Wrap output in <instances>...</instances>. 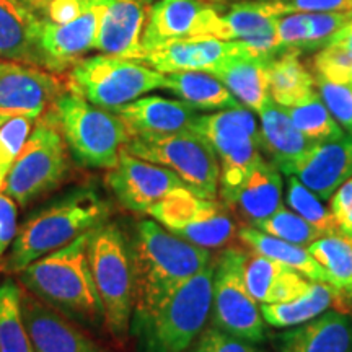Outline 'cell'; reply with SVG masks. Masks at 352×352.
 <instances>
[{
	"label": "cell",
	"mask_w": 352,
	"mask_h": 352,
	"mask_svg": "<svg viewBox=\"0 0 352 352\" xmlns=\"http://www.w3.org/2000/svg\"><path fill=\"white\" fill-rule=\"evenodd\" d=\"M131 256L134 270L132 320L160 307L176 289L210 263L209 250L179 239L157 220L138 223Z\"/></svg>",
	"instance_id": "cell-1"
},
{
	"label": "cell",
	"mask_w": 352,
	"mask_h": 352,
	"mask_svg": "<svg viewBox=\"0 0 352 352\" xmlns=\"http://www.w3.org/2000/svg\"><path fill=\"white\" fill-rule=\"evenodd\" d=\"M108 215L109 204L95 188L70 189L26 217L12 243L6 270L23 271L28 264L103 223Z\"/></svg>",
	"instance_id": "cell-2"
},
{
	"label": "cell",
	"mask_w": 352,
	"mask_h": 352,
	"mask_svg": "<svg viewBox=\"0 0 352 352\" xmlns=\"http://www.w3.org/2000/svg\"><path fill=\"white\" fill-rule=\"evenodd\" d=\"M88 236L90 230L28 264L19 274L21 284L39 300L70 320L98 327L104 323V314L88 259Z\"/></svg>",
	"instance_id": "cell-3"
},
{
	"label": "cell",
	"mask_w": 352,
	"mask_h": 352,
	"mask_svg": "<svg viewBox=\"0 0 352 352\" xmlns=\"http://www.w3.org/2000/svg\"><path fill=\"white\" fill-rule=\"evenodd\" d=\"M214 263L197 271L148 315L131 321L138 352H186L212 310Z\"/></svg>",
	"instance_id": "cell-4"
},
{
	"label": "cell",
	"mask_w": 352,
	"mask_h": 352,
	"mask_svg": "<svg viewBox=\"0 0 352 352\" xmlns=\"http://www.w3.org/2000/svg\"><path fill=\"white\" fill-rule=\"evenodd\" d=\"M47 118L63 134L74 160L87 168H114L131 138L116 113L91 104L72 91L57 96Z\"/></svg>",
	"instance_id": "cell-5"
},
{
	"label": "cell",
	"mask_w": 352,
	"mask_h": 352,
	"mask_svg": "<svg viewBox=\"0 0 352 352\" xmlns=\"http://www.w3.org/2000/svg\"><path fill=\"white\" fill-rule=\"evenodd\" d=\"M88 259L104 314V324L116 340L131 331L134 314V270L131 245L116 223H100L88 236Z\"/></svg>",
	"instance_id": "cell-6"
},
{
	"label": "cell",
	"mask_w": 352,
	"mask_h": 352,
	"mask_svg": "<svg viewBox=\"0 0 352 352\" xmlns=\"http://www.w3.org/2000/svg\"><path fill=\"white\" fill-rule=\"evenodd\" d=\"M165 74L140 60L116 56L83 57L70 67L67 88L91 104L116 111L148 91L164 88Z\"/></svg>",
	"instance_id": "cell-7"
},
{
	"label": "cell",
	"mask_w": 352,
	"mask_h": 352,
	"mask_svg": "<svg viewBox=\"0 0 352 352\" xmlns=\"http://www.w3.org/2000/svg\"><path fill=\"white\" fill-rule=\"evenodd\" d=\"M124 148L132 155L173 171L189 191L215 199L220 165L210 144L195 131L131 135Z\"/></svg>",
	"instance_id": "cell-8"
},
{
	"label": "cell",
	"mask_w": 352,
	"mask_h": 352,
	"mask_svg": "<svg viewBox=\"0 0 352 352\" xmlns=\"http://www.w3.org/2000/svg\"><path fill=\"white\" fill-rule=\"evenodd\" d=\"M67 170L63 134L54 122L46 118L30 132L3 188L16 204L25 208L59 186Z\"/></svg>",
	"instance_id": "cell-9"
},
{
	"label": "cell",
	"mask_w": 352,
	"mask_h": 352,
	"mask_svg": "<svg viewBox=\"0 0 352 352\" xmlns=\"http://www.w3.org/2000/svg\"><path fill=\"white\" fill-rule=\"evenodd\" d=\"M246 253L227 248L214 263L212 327L253 344L266 338L261 308L246 287Z\"/></svg>",
	"instance_id": "cell-10"
},
{
	"label": "cell",
	"mask_w": 352,
	"mask_h": 352,
	"mask_svg": "<svg viewBox=\"0 0 352 352\" xmlns=\"http://www.w3.org/2000/svg\"><path fill=\"white\" fill-rule=\"evenodd\" d=\"M166 230L206 250L222 248L235 235V222L215 199L195 195L188 188L157 202L148 212Z\"/></svg>",
	"instance_id": "cell-11"
},
{
	"label": "cell",
	"mask_w": 352,
	"mask_h": 352,
	"mask_svg": "<svg viewBox=\"0 0 352 352\" xmlns=\"http://www.w3.org/2000/svg\"><path fill=\"white\" fill-rule=\"evenodd\" d=\"M222 39V6L214 0H157L148 10L142 51L188 39ZM142 54V56H144Z\"/></svg>",
	"instance_id": "cell-12"
},
{
	"label": "cell",
	"mask_w": 352,
	"mask_h": 352,
	"mask_svg": "<svg viewBox=\"0 0 352 352\" xmlns=\"http://www.w3.org/2000/svg\"><path fill=\"white\" fill-rule=\"evenodd\" d=\"M107 182L118 202L132 212H148L157 202L186 188L171 170L132 155L124 147Z\"/></svg>",
	"instance_id": "cell-13"
},
{
	"label": "cell",
	"mask_w": 352,
	"mask_h": 352,
	"mask_svg": "<svg viewBox=\"0 0 352 352\" xmlns=\"http://www.w3.org/2000/svg\"><path fill=\"white\" fill-rule=\"evenodd\" d=\"M63 85L47 70L34 65L0 63V126L15 120H38L63 94Z\"/></svg>",
	"instance_id": "cell-14"
},
{
	"label": "cell",
	"mask_w": 352,
	"mask_h": 352,
	"mask_svg": "<svg viewBox=\"0 0 352 352\" xmlns=\"http://www.w3.org/2000/svg\"><path fill=\"white\" fill-rule=\"evenodd\" d=\"M279 171L285 176H296L327 202L341 184L352 178V135L346 134L341 139L315 144Z\"/></svg>",
	"instance_id": "cell-15"
},
{
	"label": "cell",
	"mask_w": 352,
	"mask_h": 352,
	"mask_svg": "<svg viewBox=\"0 0 352 352\" xmlns=\"http://www.w3.org/2000/svg\"><path fill=\"white\" fill-rule=\"evenodd\" d=\"M152 3L153 0H100L95 50L140 60L144 26Z\"/></svg>",
	"instance_id": "cell-16"
},
{
	"label": "cell",
	"mask_w": 352,
	"mask_h": 352,
	"mask_svg": "<svg viewBox=\"0 0 352 352\" xmlns=\"http://www.w3.org/2000/svg\"><path fill=\"white\" fill-rule=\"evenodd\" d=\"M21 315L36 352H108L82 331L76 321L28 290L21 292Z\"/></svg>",
	"instance_id": "cell-17"
},
{
	"label": "cell",
	"mask_w": 352,
	"mask_h": 352,
	"mask_svg": "<svg viewBox=\"0 0 352 352\" xmlns=\"http://www.w3.org/2000/svg\"><path fill=\"white\" fill-rule=\"evenodd\" d=\"M100 0L80 13L77 19L56 23L41 16V50L46 56L47 70L64 72L83 59L90 50H95L96 30H98Z\"/></svg>",
	"instance_id": "cell-18"
},
{
	"label": "cell",
	"mask_w": 352,
	"mask_h": 352,
	"mask_svg": "<svg viewBox=\"0 0 352 352\" xmlns=\"http://www.w3.org/2000/svg\"><path fill=\"white\" fill-rule=\"evenodd\" d=\"M41 16L19 0H0V59L47 70L41 50Z\"/></svg>",
	"instance_id": "cell-19"
},
{
	"label": "cell",
	"mask_w": 352,
	"mask_h": 352,
	"mask_svg": "<svg viewBox=\"0 0 352 352\" xmlns=\"http://www.w3.org/2000/svg\"><path fill=\"white\" fill-rule=\"evenodd\" d=\"M243 51V41H223L217 38L188 39L145 52L140 57V63L162 74L189 72V70L210 72L223 59Z\"/></svg>",
	"instance_id": "cell-20"
},
{
	"label": "cell",
	"mask_w": 352,
	"mask_h": 352,
	"mask_svg": "<svg viewBox=\"0 0 352 352\" xmlns=\"http://www.w3.org/2000/svg\"><path fill=\"white\" fill-rule=\"evenodd\" d=\"M124 121L131 135L173 134L189 131L199 114L182 100L140 96L114 111Z\"/></svg>",
	"instance_id": "cell-21"
},
{
	"label": "cell",
	"mask_w": 352,
	"mask_h": 352,
	"mask_svg": "<svg viewBox=\"0 0 352 352\" xmlns=\"http://www.w3.org/2000/svg\"><path fill=\"white\" fill-rule=\"evenodd\" d=\"M280 352H352V316L328 310L279 336Z\"/></svg>",
	"instance_id": "cell-22"
},
{
	"label": "cell",
	"mask_w": 352,
	"mask_h": 352,
	"mask_svg": "<svg viewBox=\"0 0 352 352\" xmlns=\"http://www.w3.org/2000/svg\"><path fill=\"white\" fill-rule=\"evenodd\" d=\"M271 60L248 54V50L240 54L230 56L210 70L226 85L232 95L253 113H261L272 101L270 94V69Z\"/></svg>",
	"instance_id": "cell-23"
},
{
	"label": "cell",
	"mask_w": 352,
	"mask_h": 352,
	"mask_svg": "<svg viewBox=\"0 0 352 352\" xmlns=\"http://www.w3.org/2000/svg\"><path fill=\"white\" fill-rule=\"evenodd\" d=\"M245 280L252 297L261 305L294 300L314 284L292 267L256 253L246 258Z\"/></svg>",
	"instance_id": "cell-24"
},
{
	"label": "cell",
	"mask_w": 352,
	"mask_h": 352,
	"mask_svg": "<svg viewBox=\"0 0 352 352\" xmlns=\"http://www.w3.org/2000/svg\"><path fill=\"white\" fill-rule=\"evenodd\" d=\"M283 173L272 162L263 160L236 189L228 208L236 209L250 226L270 217L283 206Z\"/></svg>",
	"instance_id": "cell-25"
},
{
	"label": "cell",
	"mask_w": 352,
	"mask_h": 352,
	"mask_svg": "<svg viewBox=\"0 0 352 352\" xmlns=\"http://www.w3.org/2000/svg\"><path fill=\"white\" fill-rule=\"evenodd\" d=\"M191 131L208 140L217 157L250 140L261 142L256 118L245 107L199 114L191 124Z\"/></svg>",
	"instance_id": "cell-26"
},
{
	"label": "cell",
	"mask_w": 352,
	"mask_h": 352,
	"mask_svg": "<svg viewBox=\"0 0 352 352\" xmlns=\"http://www.w3.org/2000/svg\"><path fill=\"white\" fill-rule=\"evenodd\" d=\"M258 114L261 122V148L270 157V162L279 170L292 164L315 145L297 129L285 108L279 107L274 101H270L267 107Z\"/></svg>",
	"instance_id": "cell-27"
},
{
	"label": "cell",
	"mask_w": 352,
	"mask_h": 352,
	"mask_svg": "<svg viewBox=\"0 0 352 352\" xmlns=\"http://www.w3.org/2000/svg\"><path fill=\"white\" fill-rule=\"evenodd\" d=\"M164 88L196 111L212 113L243 107L217 77L201 70L165 74Z\"/></svg>",
	"instance_id": "cell-28"
},
{
	"label": "cell",
	"mask_w": 352,
	"mask_h": 352,
	"mask_svg": "<svg viewBox=\"0 0 352 352\" xmlns=\"http://www.w3.org/2000/svg\"><path fill=\"white\" fill-rule=\"evenodd\" d=\"M270 94L283 108L297 107L314 96L315 77L300 60V52L287 51L270 63Z\"/></svg>",
	"instance_id": "cell-29"
},
{
	"label": "cell",
	"mask_w": 352,
	"mask_h": 352,
	"mask_svg": "<svg viewBox=\"0 0 352 352\" xmlns=\"http://www.w3.org/2000/svg\"><path fill=\"white\" fill-rule=\"evenodd\" d=\"M239 239L253 253L263 254V256L292 267L311 283H327V274L321 270L318 261L308 252L307 246L289 243V241L276 239V236L267 235V233L250 226L241 228Z\"/></svg>",
	"instance_id": "cell-30"
},
{
	"label": "cell",
	"mask_w": 352,
	"mask_h": 352,
	"mask_svg": "<svg viewBox=\"0 0 352 352\" xmlns=\"http://www.w3.org/2000/svg\"><path fill=\"white\" fill-rule=\"evenodd\" d=\"M307 250L327 274L336 302H352V239L340 232L331 233L315 240Z\"/></svg>",
	"instance_id": "cell-31"
},
{
	"label": "cell",
	"mask_w": 352,
	"mask_h": 352,
	"mask_svg": "<svg viewBox=\"0 0 352 352\" xmlns=\"http://www.w3.org/2000/svg\"><path fill=\"white\" fill-rule=\"evenodd\" d=\"M336 302V292L327 283H314L298 298L283 303L261 305L264 323L272 328H294L328 311Z\"/></svg>",
	"instance_id": "cell-32"
},
{
	"label": "cell",
	"mask_w": 352,
	"mask_h": 352,
	"mask_svg": "<svg viewBox=\"0 0 352 352\" xmlns=\"http://www.w3.org/2000/svg\"><path fill=\"white\" fill-rule=\"evenodd\" d=\"M277 19L270 0H239L222 7V39L241 41L270 30Z\"/></svg>",
	"instance_id": "cell-33"
},
{
	"label": "cell",
	"mask_w": 352,
	"mask_h": 352,
	"mask_svg": "<svg viewBox=\"0 0 352 352\" xmlns=\"http://www.w3.org/2000/svg\"><path fill=\"white\" fill-rule=\"evenodd\" d=\"M0 352H36L21 315V290L13 280L0 285Z\"/></svg>",
	"instance_id": "cell-34"
},
{
	"label": "cell",
	"mask_w": 352,
	"mask_h": 352,
	"mask_svg": "<svg viewBox=\"0 0 352 352\" xmlns=\"http://www.w3.org/2000/svg\"><path fill=\"white\" fill-rule=\"evenodd\" d=\"M285 111L297 129L314 144L336 140L346 135L344 129L338 124L327 104L320 98L318 91L297 107L285 108Z\"/></svg>",
	"instance_id": "cell-35"
},
{
	"label": "cell",
	"mask_w": 352,
	"mask_h": 352,
	"mask_svg": "<svg viewBox=\"0 0 352 352\" xmlns=\"http://www.w3.org/2000/svg\"><path fill=\"white\" fill-rule=\"evenodd\" d=\"M287 199L289 208L294 212L300 215L303 220H307L311 227L323 233V235H331L338 233V226L334 222L331 210L324 206V201H321L314 191H310L305 184L298 182L296 176H287Z\"/></svg>",
	"instance_id": "cell-36"
},
{
	"label": "cell",
	"mask_w": 352,
	"mask_h": 352,
	"mask_svg": "<svg viewBox=\"0 0 352 352\" xmlns=\"http://www.w3.org/2000/svg\"><path fill=\"white\" fill-rule=\"evenodd\" d=\"M253 227L267 233V235L276 236V239L300 246H308L315 240L324 236L315 227H311L307 220H303L300 215L294 212L292 209L284 208V206H280L270 217L253 223Z\"/></svg>",
	"instance_id": "cell-37"
},
{
	"label": "cell",
	"mask_w": 352,
	"mask_h": 352,
	"mask_svg": "<svg viewBox=\"0 0 352 352\" xmlns=\"http://www.w3.org/2000/svg\"><path fill=\"white\" fill-rule=\"evenodd\" d=\"M315 85L331 116L346 134L352 135V83L331 82L316 76Z\"/></svg>",
	"instance_id": "cell-38"
},
{
	"label": "cell",
	"mask_w": 352,
	"mask_h": 352,
	"mask_svg": "<svg viewBox=\"0 0 352 352\" xmlns=\"http://www.w3.org/2000/svg\"><path fill=\"white\" fill-rule=\"evenodd\" d=\"M32 121L28 118H15L0 126V188L6 184L7 176L32 132Z\"/></svg>",
	"instance_id": "cell-39"
},
{
	"label": "cell",
	"mask_w": 352,
	"mask_h": 352,
	"mask_svg": "<svg viewBox=\"0 0 352 352\" xmlns=\"http://www.w3.org/2000/svg\"><path fill=\"white\" fill-rule=\"evenodd\" d=\"M352 20L351 12L307 13L308 32L303 52L320 51L331 41V38Z\"/></svg>",
	"instance_id": "cell-40"
},
{
	"label": "cell",
	"mask_w": 352,
	"mask_h": 352,
	"mask_svg": "<svg viewBox=\"0 0 352 352\" xmlns=\"http://www.w3.org/2000/svg\"><path fill=\"white\" fill-rule=\"evenodd\" d=\"M186 352H261L253 342L232 336L222 329L204 328Z\"/></svg>",
	"instance_id": "cell-41"
},
{
	"label": "cell",
	"mask_w": 352,
	"mask_h": 352,
	"mask_svg": "<svg viewBox=\"0 0 352 352\" xmlns=\"http://www.w3.org/2000/svg\"><path fill=\"white\" fill-rule=\"evenodd\" d=\"M276 16L290 13H331L351 12L352 0H270Z\"/></svg>",
	"instance_id": "cell-42"
},
{
	"label": "cell",
	"mask_w": 352,
	"mask_h": 352,
	"mask_svg": "<svg viewBox=\"0 0 352 352\" xmlns=\"http://www.w3.org/2000/svg\"><path fill=\"white\" fill-rule=\"evenodd\" d=\"M329 210L340 233L352 239V178L336 189L329 199Z\"/></svg>",
	"instance_id": "cell-43"
},
{
	"label": "cell",
	"mask_w": 352,
	"mask_h": 352,
	"mask_svg": "<svg viewBox=\"0 0 352 352\" xmlns=\"http://www.w3.org/2000/svg\"><path fill=\"white\" fill-rule=\"evenodd\" d=\"M19 232V209L7 192H0V254L13 243Z\"/></svg>",
	"instance_id": "cell-44"
},
{
	"label": "cell",
	"mask_w": 352,
	"mask_h": 352,
	"mask_svg": "<svg viewBox=\"0 0 352 352\" xmlns=\"http://www.w3.org/2000/svg\"><path fill=\"white\" fill-rule=\"evenodd\" d=\"M96 0H52L46 10L43 12L44 19L56 21V23H65L77 19L80 13L90 8Z\"/></svg>",
	"instance_id": "cell-45"
},
{
	"label": "cell",
	"mask_w": 352,
	"mask_h": 352,
	"mask_svg": "<svg viewBox=\"0 0 352 352\" xmlns=\"http://www.w3.org/2000/svg\"><path fill=\"white\" fill-rule=\"evenodd\" d=\"M19 2H21L28 8H32L33 12H41L43 15V12L46 10V7L50 6L52 0H19Z\"/></svg>",
	"instance_id": "cell-46"
},
{
	"label": "cell",
	"mask_w": 352,
	"mask_h": 352,
	"mask_svg": "<svg viewBox=\"0 0 352 352\" xmlns=\"http://www.w3.org/2000/svg\"><path fill=\"white\" fill-rule=\"evenodd\" d=\"M214 2H227V0H214Z\"/></svg>",
	"instance_id": "cell-47"
}]
</instances>
